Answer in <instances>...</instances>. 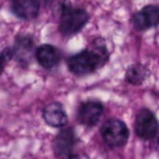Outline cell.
<instances>
[{
  "instance_id": "obj_8",
  "label": "cell",
  "mask_w": 159,
  "mask_h": 159,
  "mask_svg": "<svg viewBox=\"0 0 159 159\" xmlns=\"http://www.w3.org/2000/svg\"><path fill=\"white\" fill-rule=\"evenodd\" d=\"M42 117L48 125L56 128L64 127L68 121L66 110L59 102H52L46 105L42 111Z\"/></svg>"
},
{
  "instance_id": "obj_7",
  "label": "cell",
  "mask_w": 159,
  "mask_h": 159,
  "mask_svg": "<svg viewBox=\"0 0 159 159\" xmlns=\"http://www.w3.org/2000/svg\"><path fill=\"white\" fill-rule=\"evenodd\" d=\"M131 23L138 31L151 29L159 25V6L147 5L132 15Z\"/></svg>"
},
{
  "instance_id": "obj_4",
  "label": "cell",
  "mask_w": 159,
  "mask_h": 159,
  "mask_svg": "<svg viewBox=\"0 0 159 159\" xmlns=\"http://www.w3.org/2000/svg\"><path fill=\"white\" fill-rule=\"evenodd\" d=\"M159 131V124L154 114L147 109L139 111L135 120V132L140 139H151Z\"/></svg>"
},
{
  "instance_id": "obj_11",
  "label": "cell",
  "mask_w": 159,
  "mask_h": 159,
  "mask_svg": "<svg viewBox=\"0 0 159 159\" xmlns=\"http://www.w3.org/2000/svg\"><path fill=\"white\" fill-rule=\"evenodd\" d=\"M13 51V57L17 59L23 66L27 65L32 59L34 51V41L28 36H19L15 40Z\"/></svg>"
},
{
  "instance_id": "obj_1",
  "label": "cell",
  "mask_w": 159,
  "mask_h": 159,
  "mask_svg": "<svg viewBox=\"0 0 159 159\" xmlns=\"http://www.w3.org/2000/svg\"><path fill=\"white\" fill-rule=\"evenodd\" d=\"M109 57L110 53L104 41L98 39L93 42L91 49L71 55L67 59V66L75 76H87L101 68L108 62Z\"/></svg>"
},
{
  "instance_id": "obj_2",
  "label": "cell",
  "mask_w": 159,
  "mask_h": 159,
  "mask_svg": "<svg viewBox=\"0 0 159 159\" xmlns=\"http://www.w3.org/2000/svg\"><path fill=\"white\" fill-rule=\"evenodd\" d=\"M100 133L105 143L111 148L123 147L129 139V130L126 125L119 119H110L105 122Z\"/></svg>"
},
{
  "instance_id": "obj_9",
  "label": "cell",
  "mask_w": 159,
  "mask_h": 159,
  "mask_svg": "<svg viewBox=\"0 0 159 159\" xmlns=\"http://www.w3.org/2000/svg\"><path fill=\"white\" fill-rule=\"evenodd\" d=\"M38 63L46 69L56 66L61 61V52L51 44H42L35 52Z\"/></svg>"
},
{
  "instance_id": "obj_15",
  "label": "cell",
  "mask_w": 159,
  "mask_h": 159,
  "mask_svg": "<svg viewBox=\"0 0 159 159\" xmlns=\"http://www.w3.org/2000/svg\"><path fill=\"white\" fill-rule=\"evenodd\" d=\"M156 135H158V137H157V142H158V144H159V131L157 132V134Z\"/></svg>"
},
{
  "instance_id": "obj_6",
  "label": "cell",
  "mask_w": 159,
  "mask_h": 159,
  "mask_svg": "<svg viewBox=\"0 0 159 159\" xmlns=\"http://www.w3.org/2000/svg\"><path fill=\"white\" fill-rule=\"evenodd\" d=\"M104 112V106L98 100H87L83 102L78 109V120L87 127H93L98 124Z\"/></svg>"
},
{
  "instance_id": "obj_5",
  "label": "cell",
  "mask_w": 159,
  "mask_h": 159,
  "mask_svg": "<svg viewBox=\"0 0 159 159\" xmlns=\"http://www.w3.org/2000/svg\"><path fill=\"white\" fill-rule=\"evenodd\" d=\"M76 145L75 132L71 127L61 129L52 141V150L57 159H67L74 152Z\"/></svg>"
},
{
  "instance_id": "obj_12",
  "label": "cell",
  "mask_w": 159,
  "mask_h": 159,
  "mask_svg": "<svg viewBox=\"0 0 159 159\" xmlns=\"http://www.w3.org/2000/svg\"><path fill=\"white\" fill-rule=\"evenodd\" d=\"M149 75L148 68L141 64L130 66L125 72V80L133 85H140Z\"/></svg>"
},
{
  "instance_id": "obj_14",
  "label": "cell",
  "mask_w": 159,
  "mask_h": 159,
  "mask_svg": "<svg viewBox=\"0 0 159 159\" xmlns=\"http://www.w3.org/2000/svg\"><path fill=\"white\" fill-rule=\"evenodd\" d=\"M9 61L4 57V55L1 53L0 54V76L2 75V73H3V71H4V67H5V66H6V64L8 63Z\"/></svg>"
},
{
  "instance_id": "obj_3",
  "label": "cell",
  "mask_w": 159,
  "mask_h": 159,
  "mask_svg": "<svg viewBox=\"0 0 159 159\" xmlns=\"http://www.w3.org/2000/svg\"><path fill=\"white\" fill-rule=\"evenodd\" d=\"M89 20L88 13L80 8H67L60 16L59 31L66 36L75 35L81 31Z\"/></svg>"
},
{
  "instance_id": "obj_10",
  "label": "cell",
  "mask_w": 159,
  "mask_h": 159,
  "mask_svg": "<svg viewBox=\"0 0 159 159\" xmlns=\"http://www.w3.org/2000/svg\"><path fill=\"white\" fill-rule=\"evenodd\" d=\"M40 9V0H11L13 13L23 20L35 19Z\"/></svg>"
},
{
  "instance_id": "obj_13",
  "label": "cell",
  "mask_w": 159,
  "mask_h": 159,
  "mask_svg": "<svg viewBox=\"0 0 159 159\" xmlns=\"http://www.w3.org/2000/svg\"><path fill=\"white\" fill-rule=\"evenodd\" d=\"M67 159H90V158L85 152H77V153H73Z\"/></svg>"
}]
</instances>
